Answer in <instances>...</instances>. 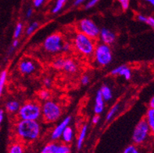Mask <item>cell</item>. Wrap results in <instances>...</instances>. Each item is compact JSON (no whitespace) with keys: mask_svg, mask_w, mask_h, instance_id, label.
<instances>
[{"mask_svg":"<svg viewBox=\"0 0 154 153\" xmlns=\"http://www.w3.org/2000/svg\"><path fill=\"white\" fill-rule=\"evenodd\" d=\"M41 131V125L36 120H20L16 124V135L23 142H35L40 137Z\"/></svg>","mask_w":154,"mask_h":153,"instance_id":"6da1fadb","label":"cell"},{"mask_svg":"<svg viewBox=\"0 0 154 153\" xmlns=\"http://www.w3.org/2000/svg\"><path fill=\"white\" fill-rule=\"evenodd\" d=\"M73 46L81 56L91 57L93 56L96 44L94 39L78 31L74 34L73 38Z\"/></svg>","mask_w":154,"mask_h":153,"instance_id":"7a4b0ae2","label":"cell"},{"mask_svg":"<svg viewBox=\"0 0 154 153\" xmlns=\"http://www.w3.org/2000/svg\"><path fill=\"white\" fill-rule=\"evenodd\" d=\"M17 116L19 120L38 121L42 117V106L36 102H27L20 106Z\"/></svg>","mask_w":154,"mask_h":153,"instance_id":"3957f363","label":"cell"},{"mask_svg":"<svg viewBox=\"0 0 154 153\" xmlns=\"http://www.w3.org/2000/svg\"><path fill=\"white\" fill-rule=\"evenodd\" d=\"M62 109L57 103L47 100L42 106V117L45 123H54L62 116Z\"/></svg>","mask_w":154,"mask_h":153,"instance_id":"277c9868","label":"cell"},{"mask_svg":"<svg viewBox=\"0 0 154 153\" xmlns=\"http://www.w3.org/2000/svg\"><path fill=\"white\" fill-rule=\"evenodd\" d=\"M151 135L152 134L148 124L145 119H143L136 124V126L134 128L131 140L133 144L141 146L148 142Z\"/></svg>","mask_w":154,"mask_h":153,"instance_id":"5b68a950","label":"cell"},{"mask_svg":"<svg viewBox=\"0 0 154 153\" xmlns=\"http://www.w3.org/2000/svg\"><path fill=\"white\" fill-rule=\"evenodd\" d=\"M93 56L95 62L100 66H108L113 60V53L110 46L102 42L96 45Z\"/></svg>","mask_w":154,"mask_h":153,"instance_id":"8992f818","label":"cell"},{"mask_svg":"<svg viewBox=\"0 0 154 153\" xmlns=\"http://www.w3.org/2000/svg\"><path fill=\"white\" fill-rule=\"evenodd\" d=\"M64 44L63 38L60 33H53L49 35L44 40L42 44L43 49L49 54H58L63 52Z\"/></svg>","mask_w":154,"mask_h":153,"instance_id":"52a82bcc","label":"cell"},{"mask_svg":"<svg viewBox=\"0 0 154 153\" xmlns=\"http://www.w3.org/2000/svg\"><path fill=\"white\" fill-rule=\"evenodd\" d=\"M78 30L79 32L92 39L97 38L100 35V29L92 20L89 18L82 19L78 23Z\"/></svg>","mask_w":154,"mask_h":153,"instance_id":"ba28073f","label":"cell"},{"mask_svg":"<svg viewBox=\"0 0 154 153\" xmlns=\"http://www.w3.org/2000/svg\"><path fill=\"white\" fill-rule=\"evenodd\" d=\"M41 153H71V149L67 144L51 142L42 148Z\"/></svg>","mask_w":154,"mask_h":153,"instance_id":"9c48e42d","label":"cell"},{"mask_svg":"<svg viewBox=\"0 0 154 153\" xmlns=\"http://www.w3.org/2000/svg\"><path fill=\"white\" fill-rule=\"evenodd\" d=\"M71 122V116H66L62 121L59 123L57 126L53 128V131L51 133L50 138L53 141H57L61 138L63 132L64 131L66 127L69 126V124Z\"/></svg>","mask_w":154,"mask_h":153,"instance_id":"30bf717a","label":"cell"},{"mask_svg":"<svg viewBox=\"0 0 154 153\" xmlns=\"http://www.w3.org/2000/svg\"><path fill=\"white\" fill-rule=\"evenodd\" d=\"M18 69H19V71L23 75H30L35 72L36 65L31 60L23 59L19 63Z\"/></svg>","mask_w":154,"mask_h":153,"instance_id":"8fae6325","label":"cell"},{"mask_svg":"<svg viewBox=\"0 0 154 153\" xmlns=\"http://www.w3.org/2000/svg\"><path fill=\"white\" fill-rule=\"evenodd\" d=\"M99 38L102 43L108 45H113L116 41L115 33L106 27H103L102 29H100Z\"/></svg>","mask_w":154,"mask_h":153,"instance_id":"7c38bea8","label":"cell"},{"mask_svg":"<svg viewBox=\"0 0 154 153\" xmlns=\"http://www.w3.org/2000/svg\"><path fill=\"white\" fill-rule=\"evenodd\" d=\"M110 74L113 76H121L123 77L125 80H130L131 78V70L128 66L125 65H121L110 71Z\"/></svg>","mask_w":154,"mask_h":153,"instance_id":"4fadbf2b","label":"cell"},{"mask_svg":"<svg viewBox=\"0 0 154 153\" xmlns=\"http://www.w3.org/2000/svg\"><path fill=\"white\" fill-rule=\"evenodd\" d=\"M105 109V100L103 99L100 93V90L96 92V97H95V103H94V112L95 114L100 115L103 113Z\"/></svg>","mask_w":154,"mask_h":153,"instance_id":"5bb4252c","label":"cell"},{"mask_svg":"<svg viewBox=\"0 0 154 153\" xmlns=\"http://www.w3.org/2000/svg\"><path fill=\"white\" fill-rule=\"evenodd\" d=\"M62 70L68 74H74L78 71V65L71 59H64Z\"/></svg>","mask_w":154,"mask_h":153,"instance_id":"9a60e30c","label":"cell"},{"mask_svg":"<svg viewBox=\"0 0 154 153\" xmlns=\"http://www.w3.org/2000/svg\"><path fill=\"white\" fill-rule=\"evenodd\" d=\"M87 133H88V126L87 125H84L81 128V130L78 134V139H77V148L78 150H80L82 148L83 145H84L85 140L87 136Z\"/></svg>","mask_w":154,"mask_h":153,"instance_id":"2e32d148","label":"cell"},{"mask_svg":"<svg viewBox=\"0 0 154 153\" xmlns=\"http://www.w3.org/2000/svg\"><path fill=\"white\" fill-rule=\"evenodd\" d=\"M74 136V132L73 128L70 126H67L64 130V131L63 132L60 138H62V141L63 142V143L68 145V144H70L73 141Z\"/></svg>","mask_w":154,"mask_h":153,"instance_id":"e0dca14e","label":"cell"},{"mask_svg":"<svg viewBox=\"0 0 154 153\" xmlns=\"http://www.w3.org/2000/svg\"><path fill=\"white\" fill-rule=\"evenodd\" d=\"M145 120L150 129L151 134L154 136V108H149L145 116Z\"/></svg>","mask_w":154,"mask_h":153,"instance_id":"ac0fdd59","label":"cell"},{"mask_svg":"<svg viewBox=\"0 0 154 153\" xmlns=\"http://www.w3.org/2000/svg\"><path fill=\"white\" fill-rule=\"evenodd\" d=\"M20 107V104L17 100H10L5 105V109L8 112L10 113H16L17 112Z\"/></svg>","mask_w":154,"mask_h":153,"instance_id":"d6986e66","label":"cell"},{"mask_svg":"<svg viewBox=\"0 0 154 153\" xmlns=\"http://www.w3.org/2000/svg\"><path fill=\"white\" fill-rule=\"evenodd\" d=\"M100 91L105 102L110 101L113 98V92H112L111 88L109 86L103 85L100 87Z\"/></svg>","mask_w":154,"mask_h":153,"instance_id":"ffe728a7","label":"cell"},{"mask_svg":"<svg viewBox=\"0 0 154 153\" xmlns=\"http://www.w3.org/2000/svg\"><path fill=\"white\" fill-rule=\"evenodd\" d=\"M7 77H8L7 70H4L0 73V99H1V98H2L4 88H5V86H6Z\"/></svg>","mask_w":154,"mask_h":153,"instance_id":"44dd1931","label":"cell"},{"mask_svg":"<svg viewBox=\"0 0 154 153\" xmlns=\"http://www.w3.org/2000/svg\"><path fill=\"white\" fill-rule=\"evenodd\" d=\"M68 0H57L55 2L54 6H53V9L51 10L52 14H57L63 10V8L64 7L65 4L67 2Z\"/></svg>","mask_w":154,"mask_h":153,"instance_id":"7402d4cb","label":"cell"},{"mask_svg":"<svg viewBox=\"0 0 154 153\" xmlns=\"http://www.w3.org/2000/svg\"><path fill=\"white\" fill-rule=\"evenodd\" d=\"M120 105L118 103L113 105L111 108L109 109V110L108 111L107 114L106 116V121H110L113 119V117L116 115L118 110H119Z\"/></svg>","mask_w":154,"mask_h":153,"instance_id":"603a6c76","label":"cell"},{"mask_svg":"<svg viewBox=\"0 0 154 153\" xmlns=\"http://www.w3.org/2000/svg\"><path fill=\"white\" fill-rule=\"evenodd\" d=\"M121 153H143L142 149L140 148L139 145H136L135 144L129 145L125 149L122 151Z\"/></svg>","mask_w":154,"mask_h":153,"instance_id":"cb8c5ba5","label":"cell"},{"mask_svg":"<svg viewBox=\"0 0 154 153\" xmlns=\"http://www.w3.org/2000/svg\"><path fill=\"white\" fill-rule=\"evenodd\" d=\"M8 153H23V147L21 144L14 143L10 147Z\"/></svg>","mask_w":154,"mask_h":153,"instance_id":"d4e9b609","label":"cell"},{"mask_svg":"<svg viewBox=\"0 0 154 153\" xmlns=\"http://www.w3.org/2000/svg\"><path fill=\"white\" fill-rule=\"evenodd\" d=\"M23 24L21 23V22H18L16 25L15 28H14V39H18L20 35H21L22 32H23Z\"/></svg>","mask_w":154,"mask_h":153,"instance_id":"484cf974","label":"cell"},{"mask_svg":"<svg viewBox=\"0 0 154 153\" xmlns=\"http://www.w3.org/2000/svg\"><path fill=\"white\" fill-rule=\"evenodd\" d=\"M38 27H39L38 22L37 21L32 22V23H30L29 25H28V27H27V29H26V35H27V36L31 35L35 31H36V30L38 29Z\"/></svg>","mask_w":154,"mask_h":153,"instance_id":"4316f807","label":"cell"},{"mask_svg":"<svg viewBox=\"0 0 154 153\" xmlns=\"http://www.w3.org/2000/svg\"><path fill=\"white\" fill-rule=\"evenodd\" d=\"M63 63H64V58H57L53 60L52 65H53V67L56 70H62Z\"/></svg>","mask_w":154,"mask_h":153,"instance_id":"83f0119b","label":"cell"},{"mask_svg":"<svg viewBox=\"0 0 154 153\" xmlns=\"http://www.w3.org/2000/svg\"><path fill=\"white\" fill-rule=\"evenodd\" d=\"M38 97L41 100L45 102L47 101V100H49V97H50V93H49V91L46 89L42 90V91H39Z\"/></svg>","mask_w":154,"mask_h":153,"instance_id":"f1b7e54d","label":"cell"},{"mask_svg":"<svg viewBox=\"0 0 154 153\" xmlns=\"http://www.w3.org/2000/svg\"><path fill=\"white\" fill-rule=\"evenodd\" d=\"M100 0H88V2H86L85 5V8L86 10H89V9H92L94 6H96Z\"/></svg>","mask_w":154,"mask_h":153,"instance_id":"f546056e","label":"cell"},{"mask_svg":"<svg viewBox=\"0 0 154 153\" xmlns=\"http://www.w3.org/2000/svg\"><path fill=\"white\" fill-rule=\"evenodd\" d=\"M118 2L122 10L125 11L128 10L129 6H130V0H118Z\"/></svg>","mask_w":154,"mask_h":153,"instance_id":"4dcf8cb0","label":"cell"},{"mask_svg":"<svg viewBox=\"0 0 154 153\" xmlns=\"http://www.w3.org/2000/svg\"><path fill=\"white\" fill-rule=\"evenodd\" d=\"M90 82V77L88 74H84L81 78V83L82 85H87Z\"/></svg>","mask_w":154,"mask_h":153,"instance_id":"1f68e13d","label":"cell"},{"mask_svg":"<svg viewBox=\"0 0 154 153\" xmlns=\"http://www.w3.org/2000/svg\"><path fill=\"white\" fill-rule=\"evenodd\" d=\"M19 43H20V41L18 39H14V41L12 42V45H11V46H10V49H9V52H10V53H12V52H14V51L15 50V49L18 47V45H19Z\"/></svg>","mask_w":154,"mask_h":153,"instance_id":"d6a6232c","label":"cell"},{"mask_svg":"<svg viewBox=\"0 0 154 153\" xmlns=\"http://www.w3.org/2000/svg\"><path fill=\"white\" fill-rule=\"evenodd\" d=\"M147 17H148L143 15V14H138V15H137V20H138L139 22H142V23H146Z\"/></svg>","mask_w":154,"mask_h":153,"instance_id":"836d02e7","label":"cell"},{"mask_svg":"<svg viewBox=\"0 0 154 153\" xmlns=\"http://www.w3.org/2000/svg\"><path fill=\"white\" fill-rule=\"evenodd\" d=\"M45 0H33V4L34 6L36 8L41 7L43 5V3L45 2Z\"/></svg>","mask_w":154,"mask_h":153,"instance_id":"e575fe53","label":"cell"},{"mask_svg":"<svg viewBox=\"0 0 154 153\" xmlns=\"http://www.w3.org/2000/svg\"><path fill=\"white\" fill-rule=\"evenodd\" d=\"M100 115L95 114L92 118V123L93 124H98L100 121Z\"/></svg>","mask_w":154,"mask_h":153,"instance_id":"d590c367","label":"cell"},{"mask_svg":"<svg viewBox=\"0 0 154 153\" xmlns=\"http://www.w3.org/2000/svg\"><path fill=\"white\" fill-rule=\"evenodd\" d=\"M34 14V10L32 7H29L28 9H27L25 13V16L27 18H31L32 17Z\"/></svg>","mask_w":154,"mask_h":153,"instance_id":"8d00e7d4","label":"cell"},{"mask_svg":"<svg viewBox=\"0 0 154 153\" xmlns=\"http://www.w3.org/2000/svg\"><path fill=\"white\" fill-rule=\"evenodd\" d=\"M70 48H71V45L70 43L67 41H64V44L63 46V52H68L70 50Z\"/></svg>","mask_w":154,"mask_h":153,"instance_id":"74e56055","label":"cell"},{"mask_svg":"<svg viewBox=\"0 0 154 153\" xmlns=\"http://www.w3.org/2000/svg\"><path fill=\"white\" fill-rule=\"evenodd\" d=\"M146 24H149V25L152 27L154 29V17H147Z\"/></svg>","mask_w":154,"mask_h":153,"instance_id":"f35d334b","label":"cell"},{"mask_svg":"<svg viewBox=\"0 0 154 153\" xmlns=\"http://www.w3.org/2000/svg\"><path fill=\"white\" fill-rule=\"evenodd\" d=\"M43 84H44L45 87H49V86L52 84V81H51L50 78H45V79L43 80Z\"/></svg>","mask_w":154,"mask_h":153,"instance_id":"ab89813d","label":"cell"},{"mask_svg":"<svg viewBox=\"0 0 154 153\" xmlns=\"http://www.w3.org/2000/svg\"><path fill=\"white\" fill-rule=\"evenodd\" d=\"M85 1L86 0H74L73 5H74V6H81L82 4L84 3Z\"/></svg>","mask_w":154,"mask_h":153,"instance_id":"60d3db41","label":"cell"},{"mask_svg":"<svg viewBox=\"0 0 154 153\" xmlns=\"http://www.w3.org/2000/svg\"><path fill=\"white\" fill-rule=\"evenodd\" d=\"M4 116H5L4 110L2 109H0V126H1V124H2V121H3L4 120Z\"/></svg>","mask_w":154,"mask_h":153,"instance_id":"b9f144b4","label":"cell"},{"mask_svg":"<svg viewBox=\"0 0 154 153\" xmlns=\"http://www.w3.org/2000/svg\"><path fill=\"white\" fill-rule=\"evenodd\" d=\"M149 108H154V96L150 99V101L149 103Z\"/></svg>","mask_w":154,"mask_h":153,"instance_id":"7bdbcfd3","label":"cell"},{"mask_svg":"<svg viewBox=\"0 0 154 153\" xmlns=\"http://www.w3.org/2000/svg\"><path fill=\"white\" fill-rule=\"evenodd\" d=\"M146 2H148L149 5L154 6V0H146Z\"/></svg>","mask_w":154,"mask_h":153,"instance_id":"ee69618b","label":"cell"}]
</instances>
